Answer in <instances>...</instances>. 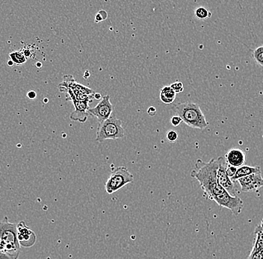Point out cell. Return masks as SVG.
Here are the masks:
<instances>
[{
  "instance_id": "obj_1",
  "label": "cell",
  "mask_w": 263,
  "mask_h": 259,
  "mask_svg": "<svg viewBox=\"0 0 263 259\" xmlns=\"http://www.w3.org/2000/svg\"><path fill=\"white\" fill-rule=\"evenodd\" d=\"M218 159L212 158L209 162L204 163L197 160L195 169L191 173V176L197 179L207 199L213 200L222 208L231 211L238 216L243 211L244 204L239 196L229 195L217 181Z\"/></svg>"
},
{
  "instance_id": "obj_2",
  "label": "cell",
  "mask_w": 263,
  "mask_h": 259,
  "mask_svg": "<svg viewBox=\"0 0 263 259\" xmlns=\"http://www.w3.org/2000/svg\"><path fill=\"white\" fill-rule=\"evenodd\" d=\"M170 111L180 117L183 122L193 129H205L209 126L201 107L197 103L188 101L172 105Z\"/></svg>"
},
{
  "instance_id": "obj_3",
  "label": "cell",
  "mask_w": 263,
  "mask_h": 259,
  "mask_svg": "<svg viewBox=\"0 0 263 259\" xmlns=\"http://www.w3.org/2000/svg\"><path fill=\"white\" fill-rule=\"evenodd\" d=\"M0 253L13 259H18L20 253L17 225L10 223L7 217L0 221Z\"/></svg>"
},
{
  "instance_id": "obj_4",
  "label": "cell",
  "mask_w": 263,
  "mask_h": 259,
  "mask_svg": "<svg viewBox=\"0 0 263 259\" xmlns=\"http://www.w3.org/2000/svg\"><path fill=\"white\" fill-rule=\"evenodd\" d=\"M124 136L125 130L122 126V121L112 115L104 122L99 123L96 129V140L103 143L106 140L123 138Z\"/></svg>"
},
{
  "instance_id": "obj_5",
  "label": "cell",
  "mask_w": 263,
  "mask_h": 259,
  "mask_svg": "<svg viewBox=\"0 0 263 259\" xmlns=\"http://www.w3.org/2000/svg\"><path fill=\"white\" fill-rule=\"evenodd\" d=\"M133 182L134 175L129 171V170L126 167H118L109 175L105 185V189L106 193L113 194L118 191L126 185Z\"/></svg>"
},
{
  "instance_id": "obj_6",
  "label": "cell",
  "mask_w": 263,
  "mask_h": 259,
  "mask_svg": "<svg viewBox=\"0 0 263 259\" xmlns=\"http://www.w3.org/2000/svg\"><path fill=\"white\" fill-rule=\"evenodd\" d=\"M113 111L114 105L110 101V97L106 95L102 97L101 100L94 108H90L88 110V114L96 118L100 123L109 119L113 115Z\"/></svg>"
},
{
  "instance_id": "obj_7",
  "label": "cell",
  "mask_w": 263,
  "mask_h": 259,
  "mask_svg": "<svg viewBox=\"0 0 263 259\" xmlns=\"http://www.w3.org/2000/svg\"><path fill=\"white\" fill-rule=\"evenodd\" d=\"M218 168L217 171V181L218 183L229 193L233 196H237V189L235 186L234 182L228 176L226 172V164L224 157H218Z\"/></svg>"
},
{
  "instance_id": "obj_8",
  "label": "cell",
  "mask_w": 263,
  "mask_h": 259,
  "mask_svg": "<svg viewBox=\"0 0 263 259\" xmlns=\"http://www.w3.org/2000/svg\"><path fill=\"white\" fill-rule=\"evenodd\" d=\"M243 193L257 192L263 187V178L262 173L251 174L245 177L238 179Z\"/></svg>"
},
{
  "instance_id": "obj_9",
  "label": "cell",
  "mask_w": 263,
  "mask_h": 259,
  "mask_svg": "<svg viewBox=\"0 0 263 259\" xmlns=\"http://www.w3.org/2000/svg\"><path fill=\"white\" fill-rule=\"evenodd\" d=\"M18 239L20 246L31 247L36 243V235L26 225L24 221H20L17 225Z\"/></svg>"
},
{
  "instance_id": "obj_10",
  "label": "cell",
  "mask_w": 263,
  "mask_h": 259,
  "mask_svg": "<svg viewBox=\"0 0 263 259\" xmlns=\"http://www.w3.org/2000/svg\"><path fill=\"white\" fill-rule=\"evenodd\" d=\"M225 158L226 164L238 168L241 166L244 165L246 161V154L241 149L232 148L226 153Z\"/></svg>"
},
{
  "instance_id": "obj_11",
  "label": "cell",
  "mask_w": 263,
  "mask_h": 259,
  "mask_svg": "<svg viewBox=\"0 0 263 259\" xmlns=\"http://www.w3.org/2000/svg\"><path fill=\"white\" fill-rule=\"evenodd\" d=\"M74 105V112L71 115V119L74 121H79L80 122H86L88 118V110L90 108L89 103L88 102L73 101Z\"/></svg>"
},
{
  "instance_id": "obj_12",
  "label": "cell",
  "mask_w": 263,
  "mask_h": 259,
  "mask_svg": "<svg viewBox=\"0 0 263 259\" xmlns=\"http://www.w3.org/2000/svg\"><path fill=\"white\" fill-rule=\"evenodd\" d=\"M257 173H261V169H260L259 166H256V167H253V166L248 165H243L237 168L236 173L233 175V177L230 178L233 182L237 181L238 179H241V178L245 177L247 175H251V174Z\"/></svg>"
},
{
  "instance_id": "obj_13",
  "label": "cell",
  "mask_w": 263,
  "mask_h": 259,
  "mask_svg": "<svg viewBox=\"0 0 263 259\" xmlns=\"http://www.w3.org/2000/svg\"><path fill=\"white\" fill-rule=\"evenodd\" d=\"M177 94L170 86L162 87L160 91V100L165 104H171L176 100Z\"/></svg>"
},
{
  "instance_id": "obj_14",
  "label": "cell",
  "mask_w": 263,
  "mask_h": 259,
  "mask_svg": "<svg viewBox=\"0 0 263 259\" xmlns=\"http://www.w3.org/2000/svg\"><path fill=\"white\" fill-rule=\"evenodd\" d=\"M10 61L13 62L14 65H23L26 63L27 58L23 55V52L21 51H14L9 53Z\"/></svg>"
},
{
  "instance_id": "obj_15",
  "label": "cell",
  "mask_w": 263,
  "mask_h": 259,
  "mask_svg": "<svg viewBox=\"0 0 263 259\" xmlns=\"http://www.w3.org/2000/svg\"><path fill=\"white\" fill-rule=\"evenodd\" d=\"M194 15L200 20H205V19H209L212 17V13L204 7H199L195 10Z\"/></svg>"
},
{
  "instance_id": "obj_16",
  "label": "cell",
  "mask_w": 263,
  "mask_h": 259,
  "mask_svg": "<svg viewBox=\"0 0 263 259\" xmlns=\"http://www.w3.org/2000/svg\"><path fill=\"white\" fill-rule=\"evenodd\" d=\"M253 57L257 65L263 68V44L254 50Z\"/></svg>"
},
{
  "instance_id": "obj_17",
  "label": "cell",
  "mask_w": 263,
  "mask_h": 259,
  "mask_svg": "<svg viewBox=\"0 0 263 259\" xmlns=\"http://www.w3.org/2000/svg\"><path fill=\"white\" fill-rule=\"evenodd\" d=\"M108 17V13L104 11V10H101L100 12H98L96 14V16H95V22L96 23H100V22L103 21L105 19H107Z\"/></svg>"
},
{
  "instance_id": "obj_18",
  "label": "cell",
  "mask_w": 263,
  "mask_h": 259,
  "mask_svg": "<svg viewBox=\"0 0 263 259\" xmlns=\"http://www.w3.org/2000/svg\"><path fill=\"white\" fill-rule=\"evenodd\" d=\"M166 138L169 142L173 143V142L177 141V139H178V133L174 130H169L167 132Z\"/></svg>"
},
{
  "instance_id": "obj_19",
  "label": "cell",
  "mask_w": 263,
  "mask_h": 259,
  "mask_svg": "<svg viewBox=\"0 0 263 259\" xmlns=\"http://www.w3.org/2000/svg\"><path fill=\"white\" fill-rule=\"evenodd\" d=\"M170 87L174 90L176 94H179V93H181L184 90V86H183V83L182 82H175L170 86Z\"/></svg>"
},
{
  "instance_id": "obj_20",
  "label": "cell",
  "mask_w": 263,
  "mask_h": 259,
  "mask_svg": "<svg viewBox=\"0 0 263 259\" xmlns=\"http://www.w3.org/2000/svg\"><path fill=\"white\" fill-rule=\"evenodd\" d=\"M21 51L23 52V55H25L26 58H33L35 55L34 51L33 49L29 48V47H23Z\"/></svg>"
},
{
  "instance_id": "obj_21",
  "label": "cell",
  "mask_w": 263,
  "mask_h": 259,
  "mask_svg": "<svg viewBox=\"0 0 263 259\" xmlns=\"http://www.w3.org/2000/svg\"><path fill=\"white\" fill-rule=\"evenodd\" d=\"M182 122H183V121H182L181 118L177 116V115H173L171 119H170V122H171L172 125L174 127H177V126H180Z\"/></svg>"
},
{
  "instance_id": "obj_22",
  "label": "cell",
  "mask_w": 263,
  "mask_h": 259,
  "mask_svg": "<svg viewBox=\"0 0 263 259\" xmlns=\"http://www.w3.org/2000/svg\"><path fill=\"white\" fill-rule=\"evenodd\" d=\"M236 171H237V168L232 167L229 164L226 166V172L229 178L233 177V175L236 173Z\"/></svg>"
},
{
  "instance_id": "obj_23",
  "label": "cell",
  "mask_w": 263,
  "mask_h": 259,
  "mask_svg": "<svg viewBox=\"0 0 263 259\" xmlns=\"http://www.w3.org/2000/svg\"><path fill=\"white\" fill-rule=\"evenodd\" d=\"M148 113L150 116H155L156 114V108H155L154 106L150 107V108H148Z\"/></svg>"
},
{
  "instance_id": "obj_24",
  "label": "cell",
  "mask_w": 263,
  "mask_h": 259,
  "mask_svg": "<svg viewBox=\"0 0 263 259\" xmlns=\"http://www.w3.org/2000/svg\"><path fill=\"white\" fill-rule=\"evenodd\" d=\"M36 96H37V94H36V92L33 91V90H31V91H29L27 94V97H29V99H31V100L36 98Z\"/></svg>"
},
{
  "instance_id": "obj_25",
  "label": "cell",
  "mask_w": 263,
  "mask_h": 259,
  "mask_svg": "<svg viewBox=\"0 0 263 259\" xmlns=\"http://www.w3.org/2000/svg\"><path fill=\"white\" fill-rule=\"evenodd\" d=\"M102 96L100 94H94V99H95V100H100V99H102Z\"/></svg>"
},
{
  "instance_id": "obj_26",
  "label": "cell",
  "mask_w": 263,
  "mask_h": 259,
  "mask_svg": "<svg viewBox=\"0 0 263 259\" xmlns=\"http://www.w3.org/2000/svg\"><path fill=\"white\" fill-rule=\"evenodd\" d=\"M8 66L9 67H13L14 66V64H13V62H12V61H8Z\"/></svg>"
},
{
  "instance_id": "obj_27",
  "label": "cell",
  "mask_w": 263,
  "mask_h": 259,
  "mask_svg": "<svg viewBox=\"0 0 263 259\" xmlns=\"http://www.w3.org/2000/svg\"><path fill=\"white\" fill-rule=\"evenodd\" d=\"M38 65V66H37L38 68H40V67H41L42 65L40 63H38L37 65Z\"/></svg>"
}]
</instances>
